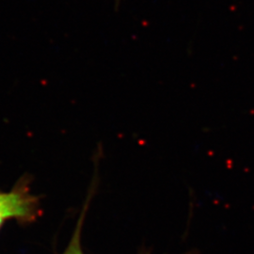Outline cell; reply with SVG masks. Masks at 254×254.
<instances>
[{
    "mask_svg": "<svg viewBox=\"0 0 254 254\" xmlns=\"http://www.w3.org/2000/svg\"><path fill=\"white\" fill-rule=\"evenodd\" d=\"M39 211L36 197L19 188L9 193L0 192V215L6 218H16L22 222L33 221Z\"/></svg>",
    "mask_w": 254,
    "mask_h": 254,
    "instance_id": "6da1fadb",
    "label": "cell"
},
{
    "mask_svg": "<svg viewBox=\"0 0 254 254\" xmlns=\"http://www.w3.org/2000/svg\"><path fill=\"white\" fill-rule=\"evenodd\" d=\"M64 254H83L80 243H79V230L76 231V234L73 237L71 244L69 245V248L67 249L66 253Z\"/></svg>",
    "mask_w": 254,
    "mask_h": 254,
    "instance_id": "7a4b0ae2",
    "label": "cell"
},
{
    "mask_svg": "<svg viewBox=\"0 0 254 254\" xmlns=\"http://www.w3.org/2000/svg\"><path fill=\"white\" fill-rule=\"evenodd\" d=\"M6 218H4L3 216H1L0 215V229H1V227H2V225H3V222H4V220H5Z\"/></svg>",
    "mask_w": 254,
    "mask_h": 254,
    "instance_id": "3957f363",
    "label": "cell"
}]
</instances>
